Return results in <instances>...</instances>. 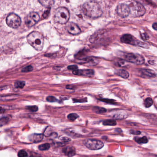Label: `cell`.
I'll return each instance as SVG.
<instances>
[{"label": "cell", "instance_id": "obj_1", "mask_svg": "<svg viewBox=\"0 0 157 157\" xmlns=\"http://www.w3.org/2000/svg\"><path fill=\"white\" fill-rule=\"evenodd\" d=\"M82 12L87 17L92 19H97L101 16L102 11L101 6L94 1H89L83 4Z\"/></svg>", "mask_w": 157, "mask_h": 157}, {"label": "cell", "instance_id": "obj_2", "mask_svg": "<svg viewBox=\"0 0 157 157\" xmlns=\"http://www.w3.org/2000/svg\"><path fill=\"white\" fill-rule=\"evenodd\" d=\"M27 39L29 44L36 50L40 51L43 49L44 42V37L39 32H32L28 35Z\"/></svg>", "mask_w": 157, "mask_h": 157}, {"label": "cell", "instance_id": "obj_3", "mask_svg": "<svg viewBox=\"0 0 157 157\" xmlns=\"http://www.w3.org/2000/svg\"><path fill=\"white\" fill-rule=\"evenodd\" d=\"M127 5L129 8V14L132 17H140L143 16L146 13L144 6L137 2H130Z\"/></svg>", "mask_w": 157, "mask_h": 157}, {"label": "cell", "instance_id": "obj_4", "mask_svg": "<svg viewBox=\"0 0 157 157\" xmlns=\"http://www.w3.org/2000/svg\"><path fill=\"white\" fill-rule=\"evenodd\" d=\"M69 18V12L67 8L60 7L55 11L54 20L57 23L65 24L67 22Z\"/></svg>", "mask_w": 157, "mask_h": 157}, {"label": "cell", "instance_id": "obj_5", "mask_svg": "<svg viewBox=\"0 0 157 157\" xmlns=\"http://www.w3.org/2000/svg\"><path fill=\"white\" fill-rule=\"evenodd\" d=\"M125 60L136 65H142L144 63L145 59L143 56L138 54L126 53L124 56Z\"/></svg>", "mask_w": 157, "mask_h": 157}, {"label": "cell", "instance_id": "obj_6", "mask_svg": "<svg viewBox=\"0 0 157 157\" xmlns=\"http://www.w3.org/2000/svg\"><path fill=\"white\" fill-rule=\"evenodd\" d=\"M121 41L124 44L133 45L139 46L141 47H147V44L139 41L130 34H124L121 37Z\"/></svg>", "mask_w": 157, "mask_h": 157}, {"label": "cell", "instance_id": "obj_7", "mask_svg": "<svg viewBox=\"0 0 157 157\" xmlns=\"http://www.w3.org/2000/svg\"><path fill=\"white\" fill-rule=\"evenodd\" d=\"M6 23L8 26L13 29L18 28L21 24V18L15 13H11L6 19Z\"/></svg>", "mask_w": 157, "mask_h": 157}, {"label": "cell", "instance_id": "obj_8", "mask_svg": "<svg viewBox=\"0 0 157 157\" xmlns=\"http://www.w3.org/2000/svg\"><path fill=\"white\" fill-rule=\"evenodd\" d=\"M84 144L88 148L92 150L100 149L104 147V143L102 141L96 140H87L84 141Z\"/></svg>", "mask_w": 157, "mask_h": 157}, {"label": "cell", "instance_id": "obj_9", "mask_svg": "<svg viewBox=\"0 0 157 157\" xmlns=\"http://www.w3.org/2000/svg\"><path fill=\"white\" fill-rule=\"evenodd\" d=\"M40 20V16L36 12L29 13L25 19V24L28 27H32L35 25Z\"/></svg>", "mask_w": 157, "mask_h": 157}, {"label": "cell", "instance_id": "obj_10", "mask_svg": "<svg viewBox=\"0 0 157 157\" xmlns=\"http://www.w3.org/2000/svg\"><path fill=\"white\" fill-rule=\"evenodd\" d=\"M116 13L121 18H125L129 15V10L127 4L121 3L116 8Z\"/></svg>", "mask_w": 157, "mask_h": 157}, {"label": "cell", "instance_id": "obj_11", "mask_svg": "<svg viewBox=\"0 0 157 157\" xmlns=\"http://www.w3.org/2000/svg\"><path fill=\"white\" fill-rule=\"evenodd\" d=\"M99 60L95 57H89L81 59L80 64H85L88 66H95L99 63Z\"/></svg>", "mask_w": 157, "mask_h": 157}, {"label": "cell", "instance_id": "obj_12", "mask_svg": "<svg viewBox=\"0 0 157 157\" xmlns=\"http://www.w3.org/2000/svg\"><path fill=\"white\" fill-rule=\"evenodd\" d=\"M67 30L70 34L73 35H78L81 32L79 26L73 22L70 23L68 24Z\"/></svg>", "mask_w": 157, "mask_h": 157}, {"label": "cell", "instance_id": "obj_13", "mask_svg": "<svg viewBox=\"0 0 157 157\" xmlns=\"http://www.w3.org/2000/svg\"><path fill=\"white\" fill-rule=\"evenodd\" d=\"M74 75L77 76H85V77H92L94 76V74L93 70L85 69V70H77L72 72Z\"/></svg>", "mask_w": 157, "mask_h": 157}, {"label": "cell", "instance_id": "obj_14", "mask_svg": "<svg viewBox=\"0 0 157 157\" xmlns=\"http://www.w3.org/2000/svg\"><path fill=\"white\" fill-rule=\"evenodd\" d=\"M140 74L143 78H154L156 77L155 72L151 70L147 69H141L140 70Z\"/></svg>", "mask_w": 157, "mask_h": 157}, {"label": "cell", "instance_id": "obj_15", "mask_svg": "<svg viewBox=\"0 0 157 157\" xmlns=\"http://www.w3.org/2000/svg\"><path fill=\"white\" fill-rule=\"evenodd\" d=\"M64 153H66L68 157H71L76 154V151L75 148L72 147H67L63 150Z\"/></svg>", "mask_w": 157, "mask_h": 157}, {"label": "cell", "instance_id": "obj_16", "mask_svg": "<svg viewBox=\"0 0 157 157\" xmlns=\"http://www.w3.org/2000/svg\"><path fill=\"white\" fill-rule=\"evenodd\" d=\"M44 136L42 134H35L33 135L32 140L34 142H39L43 140Z\"/></svg>", "mask_w": 157, "mask_h": 157}, {"label": "cell", "instance_id": "obj_17", "mask_svg": "<svg viewBox=\"0 0 157 157\" xmlns=\"http://www.w3.org/2000/svg\"><path fill=\"white\" fill-rule=\"evenodd\" d=\"M117 74L124 78H128L129 77V73L124 70H119L117 72Z\"/></svg>", "mask_w": 157, "mask_h": 157}, {"label": "cell", "instance_id": "obj_18", "mask_svg": "<svg viewBox=\"0 0 157 157\" xmlns=\"http://www.w3.org/2000/svg\"><path fill=\"white\" fill-rule=\"evenodd\" d=\"M93 111L94 113H96L102 114L106 113L107 110L105 108H103V107H99V106H94V107L93 108Z\"/></svg>", "mask_w": 157, "mask_h": 157}, {"label": "cell", "instance_id": "obj_19", "mask_svg": "<svg viewBox=\"0 0 157 157\" xmlns=\"http://www.w3.org/2000/svg\"><path fill=\"white\" fill-rule=\"evenodd\" d=\"M135 140L136 142L139 144H145L147 143L148 140L146 136H143L141 138L135 137Z\"/></svg>", "mask_w": 157, "mask_h": 157}, {"label": "cell", "instance_id": "obj_20", "mask_svg": "<svg viewBox=\"0 0 157 157\" xmlns=\"http://www.w3.org/2000/svg\"><path fill=\"white\" fill-rule=\"evenodd\" d=\"M103 124L106 126H115L117 125V123L115 120L112 119H107L103 122Z\"/></svg>", "mask_w": 157, "mask_h": 157}, {"label": "cell", "instance_id": "obj_21", "mask_svg": "<svg viewBox=\"0 0 157 157\" xmlns=\"http://www.w3.org/2000/svg\"><path fill=\"white\" fill-rule=\"evenodd\" d=\"M50 147V145L49 143H45V144H42L38 147V148L40 150L45 151L47 150Z\"/></svg>", "mask_w": 157, "mask_h": 157}, {"label": "cell", "instance_id": "obj_22", "mask_svg": "<svg viewBox=\"0 0 157 157\" xmlns=\"http://www.w3.org/2000/svg\"><path fill=\"white\" fill-rule=\"evenodd\" d=\"M9 119L8 117H2L0 118V127L3 126L9 123Z\"/></svg>", "mask_w": 157, "mask_h": 157}, {"label": "cell", "instance_id": "obj_23", "mask_svg": "<svg viewBox=\"0 0 157 157\" xmlns=\"http://www.w3.org/2000/svg\"><path fill=\"white\" fill-rule=\"evenodd\" d=\"M153 104L152 99L151 98H147L145 100L144 102V105H145V107L148 108L150 107Z\"/></svg>", "mask_w": 157, "mask_h": 157}, {"label": "cell", "instance_id": "obj_24", "mask_svg": "<svg viewBox=\"0 0 157 157\" xmlns=\"http://www.w3.org/2000/svg\"><path fill=\"white\" fill-rule=\"evenodd\" d=\"M25 83L24 81H17L14 83V86L16 88L23 89L25 86Z\"/></svg>", "mask_w": 157, "mask_h": 157}, {"label": "cell", "instance_id": "obj_25", "mask_svg": "<svg viewBox=\"0 0 157 157\" xmlns=\"http://www.w3.org/2000/svg\"><path fill=\"white\" fill-rule=\"evenodd\" d=\"M78 117L79 116L77 114L75 113L70 114L67 116L68 119L71 121H75Z\"/></svg>", "mask_w": 157, "mask_h": 157}, {"label": "cell", "instance_id": "obj_26", "mask_svg": "<svg viewBox=\"0 0 157 157\" xmlns=\"http://www.w3.org/2000/svg\"><path fill=\"white\" fill-rule=\"evenodd\" d=\"M18 156L19 157H27L28 154L25 151L21 150L18 152Z\"/></svg>", "mask_w": 157, "mask_h": 157}, {"label": "cell", "instance_id": "obj_27", "mask_svg": "<svg viewBox=\"0 0 157 157\" xmlns=\"http://www.w3.org/2000/svg\"><path fill=\"white\" fill-rule=\"evenodd\" d=\"M46 100L50 102H54L58 101V100L53 96H49L47 97Z\"/></svg>", "mask_w": 157, "mask_h": 157}, {"label": "cell", "instance_id": "obj_28", "mask_svg": "<svg viewBox=\"0 0 157 157\" xmlns=\"http://www.w3.org/2000/svg\"><path fill=\"white\" fill-rule=\"evenodd\" d=\"M33 67L32 66H28L23 68L22 71L23 72H27L33 70Z\"/></svg>", "mask_w": 157, "mask_h": 157}, {"label": "cell", "instance_id": "obj_29", "mask_svg": "<svg viewBox=\"0 0 157 157\" xmlns=\"http://www.w3.org/2000/svg\"><path fill=\"white\" fill-rule=\"evenodd\" d=\"M140 35L141 39L144 41L147 40L149 38V36L147 33H140Z\"/></svg>", "mask_w": 157, "mask_h": 157}, {"label": "cell", "instance_id": "obj_30", "mask_svg": "<svg viewBox=\"0 0 157 157\" xmlns=\"http://www.w3.org/2000/svg\"><path fill=\"white\" fill-rule=\"evenodd\" d=\"M27 109L30 110L31 112H36L38 110V107L37 106H36V105L27 106Z\"/></svg>", "mask_w": 157, "mask_h": 157}, {"label": "cell", "instance_id": "obj_31", "mask_svg": "<svg viewBox=\"0 0 157 157\" xmlns=\"http://www.w3.org/2000/svg\"><path fill=\"white\" fill-rule=\"evenodd\" d=\"M101 101L103 102H105L108 103L110 104H115L114 101L113 100H109V99H101Z\"/></svg>", "mask_w": 157, "mask_h": 157}, {"label": "cell", "instance_id": "obj_32", "mask_svg": "<svg viewBox=\"0 0 157 157\" xmlns=\"http://www.w3.org/2000/svg\"><path fill=\"white\" fill-rule=\"evenodd\" d=\"M67 69L69 70H72L73 71L78 70V67L76 65H71L67 67Z\"/></svg>", "mask_w": 157, "mask_h": 157}, {"label": "cell", "instance_id": "obj_33", "mask_svg": "<svg viewBox=\"0 0 157 157\" xmlns=\"http://www.w3.org/2000/svg\"><path fill=\"white\" fill-rule=\"evenodd\" d=\"M129 133L132 135H140L141 132L140 131H136V130H130L129 131Z\"/></svg>", "mask_w": 157, "mask_h": 157}, {"label": "cell", "instance_id": "obj_34", "mask_svg": "<svg viewBox=\"0 0 157 157\" xmlns=\"http://www.w3.org/2000/svg\"><path fill=\"white\" fill-rule=\"evenodd\" d=\"M49 12H50V9L46 11L44 13V14H43V17H44V18H46V17L48 16Z\"/></svg>", "mask_w": 157, "mask_h": 157}, {"label": "cell", "instance_id": "obj_35", "mask_svg": "<svg viewBox=\"0 0 157 157\" xmlns=\"http://www.w3.org/2000/svg\"><path fill=\"white\" fill-rule=\"evenodd\" d=\"M62 140L65 142H68V141H70L71 139L67 137H64L62 139Z\"/></svg>", "mask_w": 157, "mask_h": 157}, {"label": "cell", "instance_id": "obj_36", "mask_svg": "<svg viewBox=\"0 0 157 157\" xmlns=\"http://www.w3.org/2000/svg\"><path fill=\"white\" fill-rule=\"evenodd\" d=\"M152 28H153V29L156 31L157 30V23H154L152 25Z\"/></svg>", "mask_w": 157, "mask_h": 157}, {"label": "cell", "instance_id": "obj_37", "mask_svg": "<svg viewBox=\"0 0 157 157\" xmlns=\"http://www.w3.org/2000/svg\"><path fill=\"white\" fill-rule=\"evenodd\" d=\"M5 112V109L0 106V113H2Z\"/></svg>", "mask_w": 157, "mask_h": 157}, {"label": "cell", "instance_id": "obj_38", "mask_svg": "<svg viewBox=\"0 0 157 157\" xmlns=\"http://www.w3.org/2000/svg\"><path fill=\"white\" fill-rule=\"evenodd\" d=\"M66 88H67V89H70V90H72V89H73V87L72 86H71V85H67V87H66Z\"/></svg>", "mask_w": 157, "mask_h": 157}]
</instances>
